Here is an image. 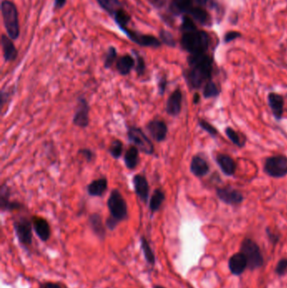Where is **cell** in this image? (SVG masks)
<instances>
[{
	"mask_svg": "<svg viewBox=\"0 0 287 288\" xmlns=\"http://www.w3.org/2000/svg\"><path fill=\"white\" fill-rule=\"evenodd\" d=\"M117 61V50L113 46H111L107 50L106 54L105 61H104V67L106 69H109L114 65L115 62Z\"/></svg>",
	"mask_w": 287,
	"mask_h": 288,
	"instance_id": "cell-35",
	"label": "cell"
},
{
	"mask_svg": "<svg viewBox=\"0 0 287 288\" xmlns=\"http://www.w3.org/2000/svg\"><path fill=\"white\" fill-rule=\"evenodd\" d=\"M200 99H201V96H200L199 94L195 93V95H194L193 97L194 104H196V105H197V104H198V103H199L200 102Z\"/></svg>",
	"mask_w": 287,
	"mask_h": 288,
	"instance_id": "cell-47",
	"label": "cell"
},
{
	"mask_svg": "<svg viewBox=\"0 0 287 288\" xmlns=\"http://www.w3.org/2000/svg\"><path fill=\"white\" fill-rule=\"evenodd\" d=\"M194 2L197 3V5L204 8V7L208 4V3L211 2V0H194Z\"/></svg>",
	"mask_w": 287,
	"mask_h": 288,
	"instance_id": "cell-46",
	"label": "cell"
},
{
	"mask_svg": "<svg viewBox=\"0 0 287 288\" xmlns=\"http://www.w3.org/2000/svg\"><path fill=\"white\" fill-rule=\"evenodd\" d=\"M127 136L130 142L136 146L139 149V151L147 155L154 154L155 148L153 143L141 128L135 126H130L127 129Z\"/></svg>",
	"mask_w": 287,
	"mask_h": 288,
	"instance_id": "cell-6",
	"label": "cell"
},
{
	"mask_svg": "<svg viewBox=\"0 0 287 288\" xmlns=\"http://www.w3.org/2000/svg\"><path fill=\"white\" fill-rule=\"evenodd\" d=\"M39 288H66L64 286L58 283H53V282H45L41 283Z\"/></svg>",
	"mask_w": 287,
	"mask_h": 288,
	"instance_id": "cell-43",
	"label": "cell"
},
{
	"mask_svg": "<svg viewBox=\"0 0 287 288\" xmlns=\"http://www.w3.org/2000/svg\"><path fill=\"white\" fill-rule=\"evenodd\" d=\"M135 59L129 54H126V55L121 56L117 59L115 67L120 75L126 76L128 75L131 73V71L135 67Z\"/></svg>",
	"mask_w": 287,
	"mask_h": 288,
	"instance_id": "cell-25",
	"label": "cell"
},
{
	"mask_svg": "<svg viewBox=\"0 0 287 288\" xmlns=\"http://www.w3.org/2000/svg\"><path fill=\"white\" fill-rule=\"evenodd\" d=\"M153 288H164V287H163V286L155 285V286H154V287H153Z\"/></svg>",
	"mask_w": 287,
	"mask_h": 288,
	"instance_id": "cell-48",
	"label": "cell"
},
{
	"mask_svg": "<svg viewBox=\"0 0 287 288\" xmlns=\"http://www.w3.org/2000/svg\"><path fill=\"white\" fill-rule=\"evenodd\" d=\"M107 207L111 214L106 223L109 229L114 230L119 223L128 219L127 203L119 190H112L107 201Z\"/></svg>",
	"mask_w": 287,
	"mask_h": 288,
	"instance_id": "cell-3",
	"label": "cell"
},
{
	"mask_svg": "<svg viewBox=\"0 0 287 288\" xmlns=\"http://www.w3.org/2000/svg\"><path fill=\"white\" fill-rule=\"evenodd\" d=\"M124 162L126 167L130 170L135 169L139 163V149L132 145L126 151L124 155Z\"/></svg>",
	"mask_w": 287,
	"mask_h": 288,
	"instance_id": "cell-27",
	"label": "cell"
},
{
	"mask_svg": "<svg viewBox=\"0 0 287 288\" xmlns=\"http://www.w3.org/2000/svg\"><path fill=\"white\" fill-rule=\"evenodd\" d=\"M33 229L35 231V234L42 242H47L50 239L52 231L48 222L41 217H33L32 218Z\"/></svg>",
	"mask_w": 287,
	"mask_h": 288,
	"instance_id": "cell-16",
	"label": "cell"
},
{
	"mask_svg": "<svg viewBox=\"0 0 287 288\" xmlns=\"http://www.w3.org/2000/svg\"><path fill=\"white\" fill-rule=\"evenodd\" d=\"M159 36H160L162 44H164L170 47H175V39L170 32H168L166 30L162 29L159 33Z\"/></svg>",
	"mask_w": 287,
	"mask_h": 288,
	"instance_id": "cell-36",
	"label": "cell"
},
{
	"mask_svg": "<svg viewBox=\"0 0 287 288\" xmlns=\"http://www.w3.org/2000/svg\"><path fill=\"white\" fill-rule=\"evenodd\" d=\"M68 0H54V9H61L64 7Z\"/></svg>",
	"mask_w": 287,
	"mask_h": 288,
	"instance_id": "cell-44",
	"label": "cell"
},
{
	"mask_svg": "<svg viewBox=\"0 0 287 288\" xmlns=\"http://www.w3.org/2000/svg\"><path fill=\"white\" fill-rule=\"evenodd\" d=\"M122 32L126 34V36L129 38L132 42H134L140 47L159 48L162 46L161 41L155 37L154 35L142 34V33H139L136 31L131 30L130 28H126Z\"/></svg>",
	"mask_w": 287,
	"mask_h": 288,
	"instance_id": "cell-9",
	"label": "cell"
},
{
	"mask_svg": "<svg viewBox=\"0 0 287 288\" xmlns=\"http://www.w3.org/2000/svg\"><path fill=\"white\" fill-rule=\"evenodd\" d=\"M211 45V36L207 32L197 29L182 32L180 46L190 55L206 53Z\"/></svg>",
	"mask_w": 287,
	"mask_h": 288,
	"instance_id": "cell-2",
	"label": "cell"
},
{
	"mask_svg": "<svg viewBox=\"0 0 287 288\" xmlns=\"http://www.w3.org/2000/svg\"><path fill=\"white\" fill-rule=\"evenodd\" d=\"M194 3V0H173L170 3V11L175 15H188L195 6Z\"/></svg>",
	"mask_w": 287,
	"mask_h": 288,
	"instance_id": "cell-23",
	"label": "cell"
},
{
	"mask_svg": "<svg viewBox=\"0 0 287 288\" xmlns=\"http://www.w3.org/2000/svg\"><path fill=\"white\" fill-rule=\"evenodd\" d=\"M264 171L270 177H285L287 175V156L277 155L267 158L264 161Z\"/></svg>",
	"mask_w": 287,
	"mask_h": 288,
	"instance_id": "cell-7",
	"label": "cell"
},
{
	"mask_svg": "<svg viewBox=\"0 0 287 288\" xmlns=\"http://www.w3.org/2000/svg\"><path fill=\"white\" fill-rule=\"evenodd\" d=\"M100 8L105 10L111 17L115 14L118 9L122 8V3L120 0H96Z\"/></svg>",
	"mask_w": 287,
	"mask_h": 288,
	"instance_id": "cell-28",
	"label": "cell"
},
{
	"mask_svg": "<svg viewBox=\"0 0 287 288\" xmlns=\"http://www.w3.org/2000/svg\"><path fill=\"white\" fill-rule=\"evenodd\" d=\"M32 221L27 218H21L14 222V230L19 241L25 246L32 245Z\"/></svg>",
	"mask_w": 287,
	"mask_h": 288,
	"instance_id": "cell-8",
	"label": "cell"
},
{
	"mask_svg": "<svg viewBox=\"0 0 287 288\" xmlns=\"http://www.w3.org/2000/svg\"><path fill=\"white\" fill-rule=\"evenodd\" d=\"M187 63L189 67L185 70L184 77L191 90H199L212 80L213 59L207 53L190 55Z\"/></svg>",
	"mask_w": 287,
	"mask_h": 288,
	"instance_id": "cell-1",
	"label": "cell"
},
{
	"mask_svg": "<svg viewBox=\"0 0 287 288\" xmlns=\"http://www.w3.org/2000/svg\"><path fill=\"white\" fill-rule=\"evenodd\" d=\"M229 267L232 275L234 276L242 275L248 268V262L245 256L241 252L234 254L229 259Z\"/></svg>",
	"mask_w": 287,
	"mask_h": 288,
	"instance_id": "cell-20",
	"label": "cell"
},
{
	"mask_svg": "<svg viewBox=\"0 0 287 288\" xmlns=\"http://www.w3.org/2000/svg\"><path fill=\"white\" fill-rule=\"evenodd\" d=\"M220 95V90L217 84L212 80L207 82L203 87V96L205 99L216 98Z\"/></svg>",
	"mask_w": 287,
	"mask_h": 288,
	"instance_id": "cell-33",
	"label": "cell"
},
{
	"mask_svg": "<svg viewBox=\"0 0 287 288\" xmlns=\"http://www.w3.org/2000/svg\"><path fill=\"white\" fill-rule=\"evenodd\" d=\"M1 46L3 50V56L6 63L15 61L17 59L18 51L13 43L11 38L5 34L1 35Z\"/></svg>",
	"mask_w": 287,
	"mask_h": 288,
	"instance_id": "cell-21",
	"label": "cell"
},
{
	"mask_svg": "<svg viewBox=\"0 0 287 288\" xmlns=\"http://www.w3.org/2000/svg\"><path fill=\"white\" fill-rule=\"evenodd\" d=\"M167 79L165 77H162L161 79H159L158 81V94L160 96H164V92L166 91V87H167Z\"/></svg>",
	"mask_w": 287,
	"mask_h": 288,
	"instance_id": "cell-42",
	"label": "cell"
},
{
	"mask_svg": "<svg viewBox=\"0 0 287 288\" xmlns=\"http://www.w3.org/2000/svg\"><path fill=\"white\" fill-rule=\"evenodd\" d=\"M183 102V94L180 89H176L173 93L170 95L166 104V112L170 117H176L179 116L182 110Z\"/></svg>",
	"mask_w": 287,
	"mask_h": 288,
	"instance_id": "cell-13",
	"label": "cell"
},
{
	"mask_svg": "<svg viewBox=\"0 0 287 288\" xmlns=\"http://www.w3.org/2000/svg\"><path fill=\"white\" fill-rule=\"evenodd\" d=\"M10 197V190L7 185H2L0 189V207L1 210L4 212H11L15 210H20L23 207V205L18 201H9Z\"/></svg>",
	"mask_w": 287,
	"mask_h": 288,
	"instance_id": "cell-17",
	"label": "cell"
},
{
	"mask_svg": "<svg viewBox=\"0 0 287 288\" xmlns=\"http://www.w3.org/2000/svg\"><path fill=\"white\" fill-rule=\"evenodd\" d=\"M267 99L275 119L281 121L284 114L285 99L283 96L276 92H270Z\"/></svg>",
	"mask_w": 287,
	"mask_h": 288,
	"instance_id": "cell-14",
	"label": "cell"
},
{
	"mask_svg": "<svg viewBox=\"0 0 287 288\" xmlns=\"http://www.w3.org/2000/svg\"><path fill=\"white\" fill-rule=\"evenodd\" d=\"M287 271V258L279 260L278 264L276 265V272L279 276H283Z\"/></svg>",
	"mask_w": 287,
	"mask_h": 288,
	"instance_id": "cell-39",
	"label": "cell"
},
{
	"mask_svg": "<svg viewBox=\"0 0 287 288\" xmlns=\"http://www.w3.org/2000/svg\"><path fill=\"white\" fill-rule=\"evenodd\" d=\"M142 251L144 252V258L146 262L151 265H154L155 264V256L152 251V248L150 246L149 243L146 240L145 237L141 238Z\"/></svg>",
	"mask_w": 287,
	"mask_h": 288,
	"instance_id": "cell-32",
	"label": "cell"
},
{
	"mask_svg": "<svg viewBox=\"0 0 287 288\" xmlns=\"http://www.w3.org/2000/svg\"><path fill=\"white\" fill-rule=\"evenodd\" d=\"M133 186L135 190L136 195H138L139 199L144 203L148 201L149 198V184L146 180V178L143 175H136L133 177Z\"/></svg>",
	"mask_w": 287,
	"mask_h": 288,
	"instance_id": "cell-15",
	"label": "cell"
},
{
	"mask_svg": "<svg viewBox=\"0 0 287 288\" xmlns=\"http://www.w3.org/2000/svg\"><path fill=\"white\" fill-rule=\"evenodd\" d=\"M216 162L224 175L227 176L234 175L237 169V163L231 156L223 153H219L216 157Z\"/></svg>",
	"mask_w": 287,
	"mask_h": 288,
	"instance_id": "cell-18",
	"label": "cell"
},
{
	"mask_svg": "<svg viewBox=\"0 0 287 288\" xmlns=\"http://www.w3.org/2000/svg\"><path fill=\"white\" fill-rule=\"evenodd\" d=\"M225 133L231 143H233L234 145L237 146L238 148H243L245 146V143H246L245 137H242L241 134L235 131L233 128H230V127L226 128Z\"/></svg>",
	"mask_w": 287,
	"mask_h": 288,
	"instance_id": "cell-31",
	"label": "cell"
},
{
	"mask_svg": "<svg viewBox=\"0 0 287 288\" xmlns=\"http://www.w3.org/2000/svg\"><path fill=\"white\" fill-rule=\"evenodd\" d=\"M108 189V181L106 178H99L88 184L87 192L90 196L101 197Z\"/></svg>",
	"mask_w": 287,
	"mask_h": 288,
	"instance_id": "cell-22",
	"label": "cell"
},
{
	"mask_svg": "<svg viewBox=\"0 0 287 288\" xmlns=\"http://www.w3.org/2000/svg\"><path fill=\"white\" fill-rule=\"evenodd\" d=\"M267 234H268V237H269L270 241L274 243V244H276L279 241V239H280L279 235L273 233V232H270V229H267Z\"/></svg>",
	"mask_w": 287,
	"mask_h": 288,
	"instance_id": "cell-45",
	"label": "cell"
},
{
	"mask_svg": "<svg viewBox=\"0 0 287 288\" xmlns=\"http://www.w3.org/2000/svg\"><path fill=\"white\" fill-rule=\"evenodd\" d=\"M112 18L118 27L120 28V31H124L126 28H128V24L132 20L131 15L124 9L123 7L118 9Z\"/></svg>",
	"mask_w": 287,
	"mask_h": 288,
	"instance_id": "cell-30",
	"label": "cell"
},
{
	"mask_svg": "<svg viewBox=\"0 0 287 288\" xmlns=\"http://www.w3.org/2000/svg\"><path fill=\"white\" fill-rule=\"evenodd\" d=\"M188 16H190L191 19H193L194 21H197L202 26H209L211 23V15L201 6H194Z\"/></svg>",
	"mask_w": 287,
	"mask_h": 288,
	"instance_id": "cell-26",
	"label": "cell"
},
{
	"mask_svg": "<svg viewBox=\"0 0 287 288\" xmlns=\"http://www.w3.org/2000/svg\"><path fill=\"white\" fill-rule=\"evenodd\" d=\"M165 200V194L161 189H156L149 200V209L152 213L158 212Z\"/></svg>",
	"mask_w": 287,
	"mask_h": 288,
	"instance_id": "cell-29",
	"label": "cell"
},
{
	"mask_svg": "<svg viewBox=\"0 0 287 288\" xmlns=\"http://www.w3.org/2000/svg\"><path fill=\"white\" fill-rule=\"evenodd\" d=\"M79 155H82L88 162L93 161L94 159V153L89 149H82L79 151Z\"/></svg>",
	"mask_w": 287,
	"mask_h": 288,
	"instance_id": "cell-41",
	"label": "cell"
},
{
	"mask_svg": "<svg viewBox=\"0 0 287 288\" xmlns=\"http://www.w3.org/2000/svg\"><path fill=\"white\" fill-rule=\"evenodd\" d=\"M146 129L152 139L158 143L164 142L168 135V126L164 121L153 119L146 124Z\"/></svg>",
	"mask_w": 287,
	"mask_h": 288,
	"instance_id": "cell-12",
	"label": "cell"
},
{
	"mask_svg": "<svg viewBox=\"0 0 287 288\" xmlns=\"http://www.w3.org/2000/svg\"><path fill=\"white\" fill-rule=\"evenodd\" d=\"M132 52L134 53L136 57V73H137L138 76H143L144 73H145V71H146V64H145V61H144V59L143 58V56L139 54L138 51L133 50Z\"/></svg>",
	"mask_w": 287,
	"mask_h": 288,
	"instance_id": "cell-37",
	"label": "cell"
},
{
	"mask_svg": "<svg viewBox=\"0 0 287 288\" xmlns=\"http://www.w3.org/2000/svg\"><path fill=\"white\" fill-rule=\"evenodd\" d=\"M108 151L115 160L120 159L123 153V143L119 139L113 140L109 147Z\"/></svg>",
	"mask_w": 287,
	"mask_h": 288,
	"instance_id": "cell-34",
	"label": "cell"
},
{
	"mask_svg": "<svg viewBox=\"0 0 287 288\" xmlns=\"http://www.w3.org/2000/svg\"><path fill=\"white\" fill-rule=\"evenodd\" d=\"M216 193L220 201L230 206L240 205L244 201V195H243V193L231 187L217 188Z\"/></svg>",
	"mask_w": 287,
	"mask_h": 288,
	"instance_id": "cell-10",
	"label": "cell"
},
{
	"mask_svg": "<svg viewBox=\"0 0 287 288\" xmlns=\"http://www.w3.org/2000/svg\"><path fill=\"white\" fill-rule=\"evenodd\" d=\"M190 169L196 177L202 178L208 174L210 171V166L208 162L204 158L200 155H196L191 160Z\"/></svg>",
	"mask_w": 287,
	"mask_h": 288,
	"instance_id": "cell-19",
	"label": "cell"
},
{
	"mask_svg": "<svg viewBox=\"0 0 287 288\" xmlns=\"http://www.w3.org/2000/svg\"><path fill=\"white\" fill-rule=\"evenodd\" d=\"M240 252L245 256L248 262V268L255 270L264 265V256L260 248L256 242L249 238H245L241 244Z\"/></svg>",
	"mask_w": 287,
	"mask_h": 288,
	"instance_id": "cell-5",
	"label": "cell"
},
{
	"mask_svg": "<svg viewBox=\"0 0 287 288\" xmlns=\"http://www.w3.org/2000/svg\"><path fill=\"white\" fill-rule=\"evenodd\" d=\"M88 224L94 234L100 239L106 238V228L99 213H93L88 218Z\"/></svg>",
	"mask_w": 287,
	"mask_h": 288,
	"instance_id": "cell-24",
	"label": "cell"
},
{
	"mask_svg": "<svg viewBox=\"0 0 287 288\" xmlns=\"http://www.w3.org/2000/svg\"><path fill=\"white\" fill-rule=\"evenodd\" d=\"M1 14L7 34L12 40H17L21 34V29L15 3L10 0H3L1 3Z\"/></svg>",
	"mask_w": 287,
	"mask_h": 288,
	"instance_id": "cell-4",
	"label": "cell"
},
{
	"mask_svg": "<svg viewBox=\"0 0 287 288\" xmlns=\"http://www.w3.org/2000/svg\"><path fill=\"white\" fill-rule=\"evenodd\" d=\"M241 33L238 32H229L228 33H226L224 35V42L225 43H229L231 41H234L237 38L241 37Z\"/></svg>",
	"mask_w": 287,
	"mask_h": 288,
	"instance_id": "cell-40",
	"label": "cell"
},
{
	"mask_svg": "<svg viewBox=\"0 0 287 288\" xmlns=\"http://www.w3.org/2000/svg\"><path fill=\"white\" fill-rule=\"evenodd\" d=\"M89 105L87 99L79 97L78 106L73 118V125L80 128H86L89 125Z\"/></svg>",
	"mask_w": 287,
	"mask_h": 288,
	"instance_id": "cell-11",
	"label": "cell"
},
{
	"mask_svg": "<svg viewBox=\"0 0 287 288\" xmlns=\"http://www.w3.org/2000/svg\"><path fill=\"white\" fill-rule=\"evenodd\" d=\"M198 125L202 130L206 131L209 135H211V137H217V135H218V131H217V128H215L214 126L211 125V123H208L205 120H198Z\"/></svg>",
	"mask_w": 287,
	"mask_h": 288,
	"instance_id": "cell-38",
	"label": "cell"
}]
</instances>
